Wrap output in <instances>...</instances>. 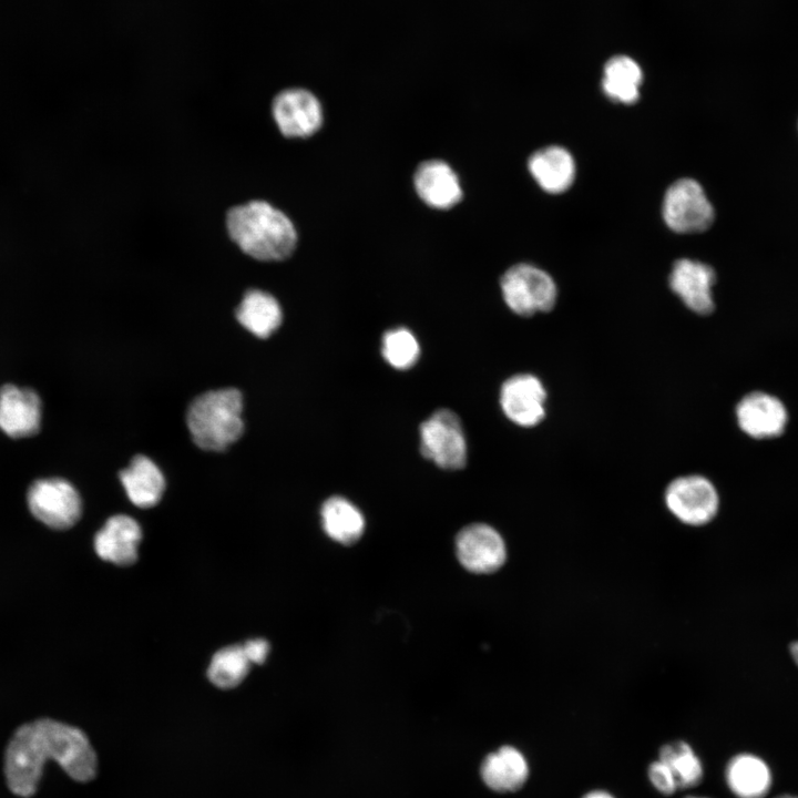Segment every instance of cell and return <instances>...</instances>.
Here are the masks:
<instances>
[{
    "mask_svg": "<svg viewBox=\"0 0 798 798\" xmlns=\"http://www.w3.org/2000/svg\"><path fill=\"white\" fill-rule=\"evenodd\" d=\"M48 759L78 782L98 775V755L83 730L40 718L20 726L7 745L3 770L10 791L25 798L34 795Z\"/></svg>",
    "mask_w": 798,
    "mask_h": 798,
    "instance_id": "obj_1",
    "label": "cell"
},
{
    "mask_svg": "<svg viewBox=\"0 0 798 798\" xmlns=\"http://www.w3.org/2000/svg\"><path fill=\"white\" fill-rule=\"evenodd\" d=\"M226 229L244 254L260 262L288 258L298 241L291 219L260 200L233 206L226 214Z\"/></svg>",
    "mask_w": 798,
    "mask_h": 798,
    "instance_id": "obj_2",
    "label": "cell"
},
{
    "mask_svg": "<svg viewBox=\"0 0 798 798\" xmlns=\"http://www.w3.org/2000/svg\"><path fill=\"white\" fill-rule=\"evenodd\" d=\"M243 397L235 388L207 391L188 407L186 421L193 441L203 450L222 451L244 431Z\"/></svg>",
    "mask_w": 798,
    "mask_h": 798,
    "instance_id": "obj_3",
    "label": "cell"
},
{
    "mask_svg": "<svg viewBox=\"0 0 798 798\" xmlns=\"http://www.w3.org/2000/svg\"><path fill=\"white\" fill-rule=\"evenodd\" d=\"M500 288L505 305L521 317L549 313L557 300L554 279L531 264L510 267L500 279Z\"/></svg>",
    "mask_w": 798,
    "mask_h": 798,
    "instance_id": "obj_4",
    "label": "cell"
},
{
    "mask_svg": "<svg viewBox=\"0 0 798 798\" xmlns=\"http://www.w3.org/2000/svg\"><path fill=\"white\" fill-rule=\"evenodd\" d=\"M420 451L439 468L458 470L467 462V441L458 416L449 409L434 411L420 424Z\"/></svg>",
    "mask_w": 798,
    "mask_h": 798,
    "instance_id": "obj_5",
    "label": "cell"
},
{
    "mask_svg": "<svg viewBox=\"0 0 798 798\" xmlns=\"http://www.w3.org/2000/svg\"><path fill=\"white\" fill-rule=\"evenodd\" d=\"M663 217L673 232L693 234L708 229L714 222L715 212L697 181L681 178L665 193Z\"/></svg>",
    "mask_w": 798,
    "mask_h": 798,
    "instance_id": "obj_6",
    "label": "cell"
},
{
    "mask_svg": "<svg viewBox=\"0 0 798 798\" xmlns=\"http://www.w3.org/2000/svg\"><path fill=\"white\" fill-rule=\"evenodd\" d=\"M27 502L31 514L54 530L73 526L82 512L80 494L69 481L60 478L33 482L28 490Z\"/></svg>",
    "mask_w": 798,
    "mask_h": 798,
    "instance_id": "obj_7",
    "label": "cell"
},
{
    "mask_svg": "<svg viewBox=\"0 0 798 798\" xmlns=\"http://www.w3.org/2000/svg\"><path fill=\"white\" fill-rule=\"evenodd\" d=\"M665 505L682 523L704 525L717 514L719 497L715 485L700 474L673 479L664 493Z\"/></svg>",
    "mask_w": 798,
    "mask_h": 798,
    "instance_id": "obj_8",
    "label": "cell"
},
{
    "mask_svg": "<svg viewBox=\"0 0 798 798\" xmlns=\"http://www.w3.org/2000/svg\"><path fill=\"white\" fill-rule=\"evenodd\" d=\"M546 388L533 374L513 375L500 388V407L504 416L519 427L540 424L546 416Z\"/></svg>",
    "mask_w": 798,
    "mask_h": 798,
    "instance_id": "obj_9",
    "label": "cell"
},
{
    "mask_svg": "<svg viewBox=\"0 0 798 798\" xmlns=\"http://www.w3.org/2000/svg\"><path fill=\"white\" fill-rule=\"evenodd\" d=\"M272 115L285 137L306 139L323 124L319 100L308 90L287 89L279 92L272 103Z\"/></svg>",
    "mask_w": 798,
    "mask_h": 798,
    "instance_id": "obj_10",
    "label": "cell"
},
{
    "mask_svg": "<svg viewBox=\"0 0 798 798\" xmlns=\"http://www.w3.org/2000/svg\"><path fill=\"white\" fill-rule=\"evenodd\" d=\"M460 563L473 573H492L507 560V548L500 533L484 523L462 529L456 539Z\"/></svg>",
    "mask_w": 798,
    "mask_h": 798,
    "instance_id": "obj_11",
    "label": "cell"
},
{
    "mask_svg": "<svg viewBox=\"0 0 798 798\" xmlns=\"http://www.w3.org/2000/svg\"><path fill=\"white\" fill-rule=\"evenodd\" d=\"M715 283L716 274L709 265L688 258L676 260L668 277L672 291L698 315H709L714 310Z\"/></svg>",
    "mask_w": 798,
    "mask_h": 798,
    "instance_id": "obj_12",
    "label": "cell"
},
{
    "mask_svg": "<svg viewBox=\"0 0 798 798\" xmlns=\"http://www.w3.org/2000/svg\"><path fill=\"white\" fill-rule=\"evenodd\" d=\"M736 418L739 428L749 437L769 439L784 432L788 413L778 398L766 392L753 391L738 402Z\"/></svg>",
    "mask_w": 798,
    "mask_h": 798,
    "instance_id": "obj_13",
    "label": "cell"
},
{
    "mask_svg": "<svg viewBox=\"0 0 798 798\" xmlns=\"http://www.w3.org/2000/svg\"><path fill=\"white\" fill-rule=\"evenodd\" d=\"M41 400L31 389L6 385L0 389V429L11 438L35 434L41 424Z\"/></svg>",
    "mask_w": 798,
    "mask_h": 798,
    "instance_id": "obj_14",
    "label": "cell"
},
{
    "mask_svg": "<svg viewBox=\"0 0 798 798\" xmlns=\"http://www.w3.org/2000/svg\"><path fill=\"white\" fill-rule=\"evenodd\" d=\"M413 186L422 202L437 209L453 207L463 194L458 175L441 160L422 162L413 175Z\"/></svg>",
    "mask_w": 798,
    "mask_h": 798,
    "instance_id": "obj_15",
    "label": "cell"
},
{
    "mask_svg": "<svg viewBox=\"0 0 798 798\" xmlns=\"http://www.w3.org/2000/svg\"><path fill=\"white\" fill-rule=\"evenodd\" d=\"M142 539L139 523L125 514L111 516L95 534L94 550L104 561L127 566L137 560V546Z\"/></svg>",
    "mask_w": 798,
    "mask_h": 798,
    "instance_id": "obj_16",
    "label": "cell"
},
{
    "mask_svg": "<svg viewBox=\"0 0 798 798\" xmlns=\"http://www.w3.org/2000/svg\"><path fill=\"white\" fill-rule=\"evenodd\" d=\"M529 171L542 190L550 194L565 192L574 182L575 163L569 151L548 146L533 153Z\"/></svg>",
    "mask_w": 798,
    "mask_h": 798,
    "instance_id": "obj_17",
    "label": "cell"
},
{
    "mask_svg": "<svg viewBox=\"0 0 798 798\" xmlns=\"http://www.w3.org/2000/svg\"><path fill=\"white\" fill-rule=\"evenodd\" d=\"M120 480L130 501L139 508L157 504L165 489L161 470L142 454L134 457L130 466L120 472Z\"/></svg>",
    "mask_w": 798,
    "mask_h": 798,
    "instance_id": "obj_18",
    "label": "cell"
},
{
    "mask_svg": "<svg viewBox=\"0 0 798 798\" xmlns=\"http://www.w3.org/2000/svg\"><path fill=\"white\" fill-rule=\"evenodd\" d=\"M529 775L524 756L512 746H503L488 755L481 765V776L495 791H514L521 788Z\"/></svg>",
    "mask_w": 798,
    "mask_h": 798,
    "instance_id": "obj_19",
    "label": "cell"
},
{
    "mask_svg": "<svg viewBox=\"0 0 798 798\" xmlns=\"http://www.w3.org/2000/svg\"><path fill=\"white\" fill-rule=\"evenodd\" d=\"M238 323L259 338L269 337L282 324L283 313L277 299L267 291L248 290L236 309Z\"/></svg>",
    "mask_w": 798,
    "mask_h": 798,
    "instance_id": "obj_20",
    "label": "cell"
},
{
    "mask_svg": "<svg viewBox=\"0 0 798 798\" xmlns=\"http://www.w3.org/2000/svg\"><path fill=\"white\" fill-rule=\"evenodd\" d=\"M726 780L738 798H764L771 786V774L764 760L741 754L728 763Z\"/></svg>",
    "mask_w": 798,
    "mask_h": 798,
    "instance_id": "obj_21",
    "label": "cell"
},
{
    "mask_svg": "<svg viewBox=\"0 0 798 798\" xmlns=\"http://www.w3.org/2000/svg\"><path fill=\"white\" fill-rule=\"evenodd\" d=\"M323 528L332 540L349 545L362 535L365 519L361 512L340 495L328 498L320 510Z\"/></svg>",
    "mask_w": 798,
    "mask_h": 798,
    "instance_id": "obj_22",
    "label": "cell"
},
{
    "mask_svg": "<svg viewBox=\"0 0 798 798\" xmlns=\"http://www.w3.org/2000/svg\"><path fill=\"white\" fill-rule=\"evenodd\" d=\"M640 65L626 55L610 59L604 66L602 88L612 101L633 104L638 100L642 83Z\"/></svg>",
    "mask_w": 798,
    "mask_h": 798,
    "instance_id": "obj_23",
    "label": "cell"
},
{
    "mask_svg": "<svg viewBox=\"0 0 798 798\" xmlns=\"http://www.w3.org/2000/svg\"><path fill=\"white\" fill-rule=\"evenodd\" d=\"M250 665L243 645L226 646L212 657L207 677L218 688H234L247 676Z\"/></svg>",
    "mask_w": 798,
    "mask_h": 798,
    "instance_id": "obj_24",
    "label": "cell"
},
{
    "mask_svg": "<svg viewBox=\"0 0 798 798\" xmlns=\"http://www.w3.org/2000/svg\"><path fill=\"white\" fill-rule=\"evenodd\" d=\"M659 759L672 771L678 788H690L700 782L703 778L702 763L685 741L679 740L664 745L659 750Z\"/></svg>",
    "mask_w": 798,
    "mask_h": 798,
    "instance_id": "obj_25",
    "label": "cell"
},
{
    "mask_svg": "<svg viewBox=\"0 0 798 798\" xmlns=\"http://www.w3.org/2000/svg\"><path fill=\"white\" fill-rule=\"evenodd\" d=\"M381 352L391 367L405 370L417 362L420 347L417 338L409 329L397 327L383 334Z\"/></svg>",
    "mask_w": 798,
    "mask_h": 798,
    "instance_id": "obj_26",
    "label": "cell"
},
{
    "mask_svg": "<svg viewBox=\"0 0 798 798\" xmlns=\"http://www.w3.org/2000/svg\"><path fill=\"white\" fill-rule=\"evenodd\" d=\"M648 777L653 786L663 795H671L678 789L672 771L661 759L649 765Z\"/></svg>",
    "mask_w": 798,
    "mask_h": 798,
    "instance_id": "obj_27",
    "label": "cell"
},
{
    "mask_svg": "<svg viewBox=\"0 0 798 798\" xmlns=\"http://www.w3.org/2000/svg\"><path fill=\"white\" fill-rule=\"evenodd\" d=\"M243 647L252 664H263L269 652V644L263 638L249 640Z\"/></svg>",
    "mask_w": 798,
    "mask_h": 798,
    "instance_id": "obj_28",
    "label": "cell"
},
{
    "mask_svg": "<svg viewBox=\"0 0 798 798\" xmlns=\"http://www.w3.org/2000/svg\"><path fill=\"white\" fill-rule=\"evenodd\" d=\"M583 798H614L611 794L603 790H593L586 794Z\"/></svg>",
    "mask_w": 798,
    "mask_h": 798,
    "instance_id": "obj_29",
    "label": "cell"
},
{
    "mask_svg": "<svg viewBox=\"0 0 798 798\" xmlns=\"http://www.w3.org/2000/svg\"><path fill=\"white\" fill-rule=\"evenodd\" d=\"M790 653H791L792 658L795 659L796 664L798 665V642H795L791 644Z\"/></svg>",
    "mask_w": 798,
    "mask_h": 798,
    "instance_id": "obj_30",
    "label": "cell"
},
{
    "mask_svg": "<svg viewBox=\"0 0 798 798\" xmlns=\"http://www.w3.org/2000/svg\"><path fill=\"white\" fill-rule=\"evenodd\" d=\"M776 798H798V797H797V796H792V795H781V796H778V797H776Z\"/></svg>",
    "mask_w": 798,
    "mask_h": 798,
    "instance_id": "obj_31",
    "label": "cell"
},
{
    "mask_svg": "<svg viewBox=\"0 0 798 798\" xmlns=\"http://www.w3.org/2000/svg\"><path fill=\"white\" fill-rule=\"evenodd\" d=\"M686 798H705V797H695V796H689V797H686Z\"/></svg>",
    "mask_w": 798,
    "mask_h": 798,
    "instance_id": "obj_32",
    "label": "cell"
}]
</instances>
